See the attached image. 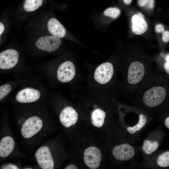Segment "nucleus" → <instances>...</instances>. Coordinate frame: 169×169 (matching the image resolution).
<instances>
[{
    "mask_svg": "<svg viewBox=\"0 0 169 169\" xmlns=\"http://www.w3.org/2000/svg\"><path fill=\"white\" fill-rule=\"evenodd\" d=\"M165 125L169 129V116L167 117L165 121Z\"/></svg>",
    "mask_w": 169,
    "mask_h": 169,
    "instance_id": "obj_29",
    "label": "nucleus"
},
{
    "mask_svg": "<svg viewBox=\"0 0 169 169\" xmlns=\"http://www.w3.org/2000/svg\"><path fill=\"white\" fill-rule=\"evenodd\" d=\"M114 73L113 64L109 62H106L101 64L96 68L94 77L98 83L105 84L111 80Z\"/></svg>",
    "mask_w": 169,
    "mask_h": 169,
    "instance_id": "obj_3",
    "label": "nucleus"
},
{
    "mask_svg": "<svg viewBox=\"0 0 169 169\" xmlns=\"http://www.w3.org/2000/svg\"><path fill=\"white\" fill-rule=\"evenodd\" d=\"M162 39L164 42H167L169 41V31H164L162 33Z\"/></svg>",
    "mask_w": 169,
    "mask_h": 169,
    "instance_id": "obj_24",
    "label": "nucleus"
},
{
    "mask_svg": "<svg viewBox=\"0 0 169 169\" xmlns=\"http://www.w3.org/2000/svg\"><path fill=\"white\" fill-rule=\"evenodd\" d=\"M138 4L140 7L146 6L150 9H152L154 6V0H138Z\"/></svg>",
    "mask_w": 169,
    "mask_h": 169,
    "instance_id": "obj_22",
    "label": "nucleus"
},
{
    "mask_svg": "<svg viewBox=\"0 0 169 169\" xmlns=\"http://www.w3.org/2000/svg\"><path fill=\"white\" fill-rule=\"evenodd\" d=\"M147 122L146 116L142 114L139 116V120L137 124L133 127H129L127 128L128 132L131 134H134L136 131L141 130L145 125Z\"/></svg>",
    "mask_w": 169,
    "mask_h": 169,
    "instance_id": "obj_17",
    "label": "nucleus"
},
{
    "mask_svg": "<svg viewBox=\"0 0 169 169\" xmlns=\"http://www.w3.org/2000/svg\"><path fill=\"white\" fill-rule=\"evenodd\" d=\"M132 0H123L125 3L126 4H130Z\"/></svg>",
    "mask_w": 169,
    "mask_h": 169,
    "instance_id": "obj_30",
    "label": "nucleus"
},
{
    "mask_svg": "<svg viewBox=\"0 0 169 169\" xmlns=\"http://www.w3.org/2000/svg\"><path fill=\"white\" fill-rule=\"evenodd\" d=\"M131 21L132 30L135 34L141 35L147 30V24L144 18L136 14L132 16Z\"/></svg>",
    "mask_w": 169,
    "mask_h": 169,
    "instance_id": "obj_13",
    "label": "nucleus"
},
{
    "mask_svg": "<svg viewBox=\"0 0 169 169\" xmlns=\"http://www.w3.org/2000/svg\"><path fill=\"white\" fill-rule=\"evenodd\" d=\"M48 29L53 36L59 38L64 37L66 33V29L61 23L56 19H50L47 23Z\"/></svg>",
    "mask_w": 169,
    "mask_h": 169,
    "instance_id": "obj_12",
    "label": "nucleus"
},
{
    "mask_svg": "<svg viewBox=\"0 0 169 169\" xmlns=\"http://www.w3.org/2000/svg\"><path fill=\"white\" fill-rule=\"evenodd\" d=\"M14 146V141L11 136H6L3 138L0 142V156L5 157L13 151Z\"/></svg>",
    "mask_w": 169,
    "mask_h": 169,
    "instance_id": "obj_14",
    "label": "nucleus"
},
{
    "mask_svg": "<svg viewBox=\"0 0 169 169\" xmlns=\"http://www.w3.org/2000/svg\"><path fill=\"white\" fill-rule=\"evenodd\" d=\"M36 161L43 169H53L54 162L50 150L47 146H43L38 149L35 154Z\"/></svg>",
    "mask_w": 169,
    "mask_h": 169,
    "instance_id": "obj_5",
    "label": "nucleus"
},
{
    "mask_svg": "<svg viewBox=\"0 0 169 169\" xmlns=\"http://www.w3.org/2000/svg\"><path fill=\"white\" fill-rule=\"evenodd\" d=\"M135 150L131 145L123 144L115 146L113 149L112 154L117 160L124 161L128 160L134 155Z\"/></svg>",
    "mask_w": 169,
    "mask_h": 169,
    "instance_id": "obj_9",
    "label": "nucleus"
},
{
    "mask_svg": "<svg viewBox=\"0 0 169 169\" xmlns=\"http://www.w3.org/2000/svg\"><path fill=\"white\" fill-rule=\"evenodd\" d=\"M135 93L141 95L143 102L149 108H154L160 105L166 94L165 88L157 83L155 71L151 68Z\"/></svg>",
    "mask_w": 169,
    "mask_h": 169,
    "instance_id": "obj_1",
    "label": "nucleus"
},
{
    "mask_svg": "<svg viewBox=\"0 0 169 169\" xmlns=\"http://www.w3.org/2000/svg\"><path fill=\"white\" fill-rule=\"evenodd\" d=\"M102 158L101 151L97 147L91 146L86 149L84 153L85 164L91 169H96L100 165Z\"/></svg>",
    "mask_w": 169,
    "mask_h": 169,
    "instance_id": "obj_4",
    "label": "nucleus"
},
{
    "mask_svg": "<svg viewBox=\"0 0 169 169\" xmlns=\"http://www.w3.org/2000/svg\"><path fill=\"white\" fill-rule=\"evenodd\" d=\"M158 143L157 141H151L145 140L144 141L142 149L144 152L148 154H150L155 151L157 148Z\"/></svg>",
    "mask_w": 169,
    "mask_h": 169,
    "instance_id": "obj_18",
    "label": "nucleus"
},
{
    "mask_svg": "<svg viewBox=\"0 0 169 169\" xmlns=\"http://www.w3.org/2000/svg\"><path fill=\"white\" fill-rule=\"evenodd\" d=\"M12 87L10 85L6 84L0 87V100H1L7 95L11 91Z\"/></svg>",
    "mask_w": 169,
    "mask_h": 169,
    "instance_id": "obj_21",
    "label": "nucleus"
},
{
    "mask_svg": "<svg viewBox=\"0 0 169 169\" xmlns=\"http://www.w3.org/2000/svg\"><path fill=\"white\" fill-rule=\"evenodd\" d=\"M155 31L158 33H162L164 31L163 25L161 24H157L155 27Z\"/></svg>",
    "mask_w": 169,
    "mask_h": 169,
    "instance_id": "obj_25",
    "label": "nucleus"
},
{
    "mask_svg": "<svg viewBox=\"0 0 169 169\" xmlns=\"http://www.w3.org/2000/svg\"><path fill=\"white\" fill-rule=\"evenodd\" d=\"M2 169H18V167L16 165L13 164H8L2 167Z\"/></svg>",
    "mask_w": 169,
    "mask_h": 169,
    "instance_id": "obj_26",
    "label": "nucleus"
},
{
    "mask_svg": "<svg viewBox=\"0 0 169 169\" xmlns=\"http://www.w3.org/2000/svg\"><path fill=\"white\" fill-rule=\"evenodd\" d=\"M40 95V92L37 90L32 88H26L18 91L15 98L20 103H31L38 100Z\"/></svg>",
    "mask_w": 169,
    "mask_h": 169,
    "instance_id": "obj_10",
    "label": "nucleus"
},
{
    "mask_svg": "<svg viewBox=\"0 0 169 169\" xmlns=\"http://www.w3.org/2000/svg\"><path fill=\"white\" fill-rule=\"evenodd\" d=\"M163 67L166 73L169 74V53L167 54L165 56Z\"/></svg>",
    "mask_w": 169,
    "mask_h": 169,
    "instance_id": "obj_23",
    "label": "nucleus"
},
{
    "mask_svg": "<svg viewBox=\"0 0 169 169\" xmlns=\"http://www.w3.org/2000/svg\"><path fill=\"white\" fill-rule=\"evenodd\" d=\"M120 10L116 8H109L104 12V14L113 18H115L120 15Z\"/></svg>",
    "mask_w": 169,
    "mask_h": 169,
    "instance_id": "obj_20",
    "label": "nucleus"
},
{
    "mask_svg": "<svg viewBox=\"0 0 169 169\" xmlns=\"http://www.w3.org/2000/svg\"><path fill=\"white\" fill-rule=\"evenodd\" d=\"M19 55L17 51L8 49L0 54V68L2 69H9L14 67L19 59Z\"/></svg>",
    "mask_w": 169,
    "mask_h": 169,
    "instance_id": "obj_7",
    "label": "nucleus"
},
{
    "mask_svg": "<svg viewBox=\"0 0 169 169\" xmlns=\"http://www.w3.org/2000/svg\"><path fill=\"white\" fill-rule=\"evenodd\" d=\"M157 163L161 167H165L169 166V151L160 155L157 158Z\"/></svg>",
    "mask_w": 169,
    "mask_h": 169,
    "instance_id": "obj_19",
    "label": "nucleus"
},
{
    "mask_svg": "<svg viewBox=\"0 0 169 169\" xmlns=\"http://www.w3.org/2000/svg\"><path fill=\"white\" fill-rule=\"evenodd\" d=\"M78 168L74 165L70 164L66 167L64 169H77Z\"/></svg>",
    "mask_w": 169,
    "mask_h": 169,
    "instance_id": "obj_27",
    "label": "nucleus"
},
{
    "mask_svg": "<svg viewBox=\"0 0 169 169\" xmlns=\"http://www.w3.org/2000/svg\"><path fill=\"white\" fill-rule=\"evenodd\" d=\"M4 30V27L3 24L1 22H0V35L3 33Z\"/></svg>",
    "mask_w": 169,
    "mask_h": 169,
    "instance_id": "obj_28",
    "label": "nucleus"
},
{
    "mask_svg": "<svg viewBox=\"0 0 169 169\" xmlns=\"http://www.w3.org/2000/svg\"><path fill=\"white\" fill-rule=\"evenodd\" d=\"M43 0H25L23 8L27 12L34 11L42 5Z\"/></svg>",
    "mask_w": 169,
    "mask_h": 169,
    "instance_id": "obj_16",
    "label": "nucleus"
},
{
    "mask_svg": "<svg viewBox=\"0 0 169 169\" xmlns=\"http://www.w3.org/2000/svg\"><path fill=\"white\" fill-rule=\"evenodd\" d=\"M43 122L41 119L36 116L28 118L23 125L21 133L25 138L31 137L41 129Z\"/></svg>",
    "mask_w": 169,
    "mask_h": 169,
    "instance_id": "obj_2",
    "label": "nucleus"
},
{
    "mask_svg": "<svg viewBox=\"0 0 169 169\" xmlns=\"http://www.w3.org/2000/svg\"><path fill=\"white\" fill-rule=\"evenodd\" d=\"M106 116L105 112L103 110L97 108L92 112L91 118L92 124L97 127H100L103 125Z\"/></svg>",
    "mask_w": 169,
    "mask_h": 169,
    "instance_id": "obj_15",
    "label": "nucleus"
},
{
    "mask_svg": "<svg viewBox=\"0 0 169 169\" xmlns=\"http://www.w3.org/2000/svg\"><path fill=\"white\" fill-rule=\"evenodd\" d=\"M62 43L59 38L54 36H44L40 38L36 42L39 49L51 53L58 49Z\"/></svg>",
    "mask_w": 169,
    "mask_h": 169,
    "instance_id": "obj_6",
    "label": "nucleus"
},
{
    "mask_svg": "<svg viewBox=\"0 0 169 169\" xmlns=\"http://www.w3.org/2000/svg\"><path fill=\"white\" fill-rule=\"evenodd\" d=\"M75 74V69L73 62L66 61L59 66L57 71V78L60 82H67L71 80Z\"/></svg>",
    "mask_w": 169,
    "mask_h": 169,
    "instance_id": "obj_8",
    "label": "nucleus"
},
{
    "mask_svg": "<svg viewBox=\"0 0 169 169\" xmlns=\"http://www.w3.org/2000/svg\"><path fill=\"white\" fill-rule=\"evenodd\" d=\"M78 114L76 110L71 106H67L61 112L59 120L65 127L68 128L75 124L78 119Z\"/></svg>",
    "mask_w": 169,
    "mask_h": 169,
    "instance_id": "obj_11",
    "label": "nucleus"
}]
</instances>
